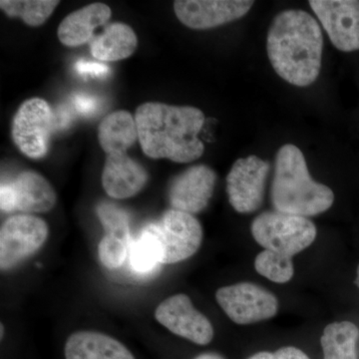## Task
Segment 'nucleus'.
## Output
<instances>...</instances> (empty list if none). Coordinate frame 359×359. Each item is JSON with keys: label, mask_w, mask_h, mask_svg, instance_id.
<instances>
[{"label": "nucleus", "mask_w": 359, "mask_h": 359, "mask_svg": "<svg viewBox=\"0 0 359 359\" xmlns=\"http://www.w3.org/2000/svg\"><path fill=\"white\" fill-rule=\"evenodd\" d=\"M323 37L318 21L304 11L290 9L269 26L266 50L278 76L297 87L313 84L323 60Z\"/></svg>", "instance_id": "f257e3e1"}, {"label": "nucleus", "mask_w": 359, "mask_h": 359, "mask_svg": "<svg viewBox=\"0 0 359 359\" xmlns=\"http://www.w3.org/2000/svg\"><path fill=\"white\" fill-rule=\"evenodd\" d=\"M135 120L142 150L149 158L190 163L204 153L198 135L205 115L198 108L147 102L139 106Z\"/></svg>", "instance_id": "f03ea898"}, {"label": "nucleus", "mask_w": 359, "mask_h": 359, "mask_svg": "<svg viewBox=\"0 0 359 359\" xmlns=\"http://www.w3.org/2000/svg\"><path fill=\"white\" fill-rule=\"evenodd\" d=\"M271 196L276 211L306 218L327 211L334 202L332 189L311 178L301 149L292 144L276 153Z\"/></svg>", "instance_id": "7ed1b4c3"}, {"label": "nucleus", "mask_w": 359, "mask_h": 359, "mask_svg": "<svg viewBox=\"0 0 359 359\" xmlns=\"http://www.w3.org/2000/svg\"><path fill=\"white\" fill-rule=\"evenodd\" d=\"M250 231L264 250L290 257L313 244L318 233L309 218L278 211L259 214L252 221Z\"/></svg>", "instance_id": "20e7f679"}, {"label": "nucleus", "mask_w": 359, "mask_h": 359, "mask_svg": "<svg viewBox=\"0 0 359 359\" xmlns=\"http://www.w3.org/2000/svg\"><path fill=\"white\" fill-rule=\"evenodd\" d=\"M161 248V263L172 264L185 261L202 245L203 229L193 215L168 210L159 223L150 224Z\"/></svg>", "instance_id": "39448f33"}, {"label": "nucleus", "mask_w": 359, "mask_h": 359, "mask_svg": "<svg viewBox=\"0 0 359 359\" xmlns=\"http://www.w3.org/2000/svg\"><path fill=\"white\" fill-rule=\"evenodd\" d=\"M53 126L49 104L43 99H28L14 115L11 136L21 153L32 159H40L47 154Z\"/></svg>", "instance_id": "423d86ee"}, {"label": "nucleus", "mask_w": 359, "mask_h": 359, "mask_svg": "<svg viewBox=\"0 0 359 359\" xmlns=\"http://www.w3.org/2000/svg\"><path fill=\"white\" fill-rule=\"evenodd\" d=\"M216 299L229 318L238 325L269 320L278 311L275 295L252 283L221 287L217 290Z\"/></svg>", "instance_id": "0eeeda50"}, {"label": "nucleus", "mask_w": 359, "mask_h": 359, "mask_svg": "<svg viewBox=\"0 0 359 359\" xmlns=\"http://www.w3.org/2000/svg\"><path fill=\"white\" fill-rule=\"evenodd\" d=\"M48 226L32 215H15L0 230V268L7 271L32 256L48 237Z\"/></svg>", "instance_id": "6e6552de"}, {"label": "nucleus", "mask_w": 359, "mask_h": 359, "mask_svg": "<svg viewBox=\"0 0 359 359\" xmlns=\"http://www.w3.org/2000/svg\"><path fill=\"white\" fill-rule=\"evenodd\" d=\"M269 163L257 156L240 158L226 176V194L231 207L241 214L256 212L263 204Z\"/></svg>", "instance_id": "1a4fd4ad"}, {"label": "nucleus", "mask_w": 359, "mask_h": 359, "mask_svg": "<svg viewBox=\"0 0 359 359\" xmlns=\"http://www.w3.org/2000/svg\"><path fill=\"white\" fill-rule=\"evenodd\" d=\"M155 318L172 334L199 346H207L214 337L211 321L194 308L187 294H175L161 302L156 309Z\"/></svg>", "instance_id": "9d476101"}, {"label": "nucleus", "mask_w": 359, "mask_h": 359, "mask_svg": "<svg viewBox=\"0 0 359 359\" xmlns=\"http://www.w3.org/2000/svg\"><path fill=\"white\" fill-rule=\"evenodd\" d=\"M309 4L335 48L359 50L358 0H311Z\"/></svg>", "instance_id": "9b49d317"}, {"label": "nucleus", "mask_w": 359, "mask_h": 359, "mask_svg": "<svg viewBox=\"0 0 359 359\" xmlns=\"http://www.w3.org/2000/svg\"><path fill=\"white\" fill-rule=\"evenodd\" d=\"M254 4L247 0H177L174 11L187 27L204 30L242 18Z\"/></svg>", "instance_id": "f8f14e48"}, {"label": "nucleus", "mask_w": 359, "mask_h": 359, "mask_svg": "<svg viewBox=\"0 0 359 359\" xmlns=\"http://www.w3.org/2000/svg\"><path fill=\"white\" fill-rule=\"evenodd\" d=\"M217 175L205 165H196L180 174L172 182L169 201L172 209L194 215L202 212L209 205Z\"/></svg>", "instance_id": "ddd939ff"}, {"label": "nucleus", "mask_w": 359, "mask_h": 359, "mask_svg": "<svg viewBox=\"0 0 359 359\" xmlns=\"http://www.w3.org/2000/svg\"><path fill=\"white\" fill-rule=\"evenodd\" d=\"M101 180L109 197L123 200L134 197L142 191L147 184L148 174L127 153H116L106 156Z\"/></svg>", "instance_id": "4468645a"}, {"label": "nucleus", "mask_w": 359, "mask_h": 359, "mask_svg": "<svg viewBox=\"0 0 359 359\" xmlns=\"http://www.w3.org/2000/svg\"><path fill=\"white\" fill-rule=\"evenodd\" d=\"M13 190L14 212H46L53 209L57 201L55 191L41 175L25 171L8 183Z\"/></svg>", "instance_id": "2eb2a0df"}, {"label": "nucleus", "mask_w": 359, "mask_h": 359, "mask_svg": "<svg viewBox=\"0 0 359 359\" xmlns=\"http://www.w3.org/2000/svg\"><path fill=\"white\" fill-rule=\"evenodd\" d=\"M112 11L104 4H92L66 16L58 27V39L68 47H77L93 39L96 28L110 20Z\"/></svg>", "instance_id": "dca6fc26"}, {"label": "nucleus", "mask_w": 359, "mask_h": 359, "mask_svg": "<svg viewBox=\"0 0 359 359\" xmlns=\"http://www.w3.org/2000/svg\"><path fill=\"white\" fill-rule=\"evenodd\" d=\"M66 359H135L124 344L109 335L96 332H78L68 337Z\"/></svg>", "instance_id": "f3484780"}, {"label": "nucleus", "mask_w": 359, "mask_h": 359, "mask_svg": "<svg viewBox=\"0 0 359 359\" xmlns=\"http://www.w3.org/2000/svg\"><path fill=\"white\" fill-rule=\"evenodd\" d=\"M98 140L106 155L127 153L139 140L135 117L125 110L106 116L99 125Z\"/></svg>", "instance_id": "a211bd4d"}, {"label": "nucleus", "mask_w": 359, "mask_h": 359, "mask_svg": "<svg viewBox=\"0 0 359 359\" xmlns=\"http://www.w3.org/2000/svg\"><path fill=\"white\" fill-rule=\"evenodd\" d=\"M138 39L129 25L112 23L90 42L94 58L101 61H119L130 57L136 50Z\"/></svg>", "instance_id": "6ab92c4d"}, {"label": "nucleus", "mask_w": 359, "mask_h": 359, "mask_svg": "<svg viewBox=\"0 0 359 359\" xmlns=\"http://www.w3.org/2000/svg\"><path fill=\"white\" fill-rule=\"evenodd\" d=\"M359 330L351 321L328 325L321 335L323 359H358Z\"/></svg>", "instance_id": "aec40b11"}, {"label": "nucleus", "mask_w": 359, "mask_h": 359, "mask_svg": "<svg viewBox=\"0 0 359 359\" xmlns=\"http://www.w3.org/2000/svg\"><path fill=\"white\" fill-rule=\"evenodd\" d=\"M128 257L132 271L139 275H149L162 264L159 242L150 224L143 229L136 240L132 241Z\"/></svg>", "instance_id": "412c9836"}, {"label": "nucleus", "mask_w": 359, "mask_h": 359, "mask_svg": "<svg viewBox=\"0 0 359 359\" xmlns=\"http://www.w3.org/2000/svg\"><path fill=\"white\" fill-rule=\"evenodd\" d=\"M59 1L54 0H1L0 7L9 18H20L26 25L37 27L50 18Z\"/></svg>", "instance_id": "4be33fe9"}, {"label": "nucleus", "mask_w": 359, "mask_h": 359, "mask_svg": "<svg viewBox=\"0 0 359 359\" xmlns=\"http://www.w3.org/2000/svg\"><path fill=\"white\" fill-rule=\"evenodd\" d=\"M98 245V256L101 264L108 269L121 268L129 256L132 244L130 228L111 229Z\"/></svg>", "instance_id": "5701e85b"}, {"label": "nucleus", "mask_w": 359, "mask_h": 359, "mask_svg": "<svg viewBox=\"0 0 359 359\" xmlns=\"http://www.w3.org/2000/svg\"><path fill=\"white\" fill-rule=\"evenodd\" d=\"M255 269L259 275L276 283L290 282L294 273L292 257L269 250L257 255Z\"/></svg>", "instance_id": "b1692460"}, {"label": "nucleus", "mask_w": 359, "mask_h": 359, "mask_svg": "<svg viewBox=\"0 0 359 359\" xmlns=\"http://www.w3.org/2000/svg\"><path fill=\"white\" fill-rule=\"evenodd\" d=\"M248 359H311L301 349L294 346L282 347L275 353L262 351Z\"/></svg>", "instance_id": "393cba45"}, {"label": "nucleus", "mask_w": 359, "mask_h": 359, "mask_svg": "<svg viewBox=\"0 0 359 359\" xmlns=\"http://www.w3.org/2000/svg\"><path fill=\"white\" fill-rule=\"evenodd\" d=\"M78 74L84 77H105L109 73V67L102 63L80 60L75 65Z\"/></svg>", "instance_id": "a878e982"}, {"label": "nucleus", "mask_w": 359, "mask_h": 359, "mask_svg": "<svg viewBox=\"0 0 359 359\" xmlns=\"http://www.w3.org/2000/svg\"><path fill=\"white\" fill-rule=\"evenodd\" d=\"M75 108L78 112L83 115H90L97 109V101L92 96L86 94H77L73 99Z\"/></svg>", "instance_id": "bb28decb"}, {"label": "nucleus", "mask_w": 359, "mask_h": 359, "mask_svg": "<svg viewBox=\"0 0 359 359\" xmlns=\"http://www.w3.org/2000/svg\"><path fill=\"white\" fill-rule=\"evenodd\" d=\"M0 208L2 212H14V198L13 190L8 183H2L0 188Z\"/></svg>", "instance_id": "cd10ccee"}, {"label": "nucleus", "mask_w": 359, "mask_h": 359, "mask_svg": "<svg viewBox=\"0 0 359 359\" xmlns=\"http://www.w3.org/2000/svg\"><path fill=\"white\" fill-rule=\"evenodd\" d=\"M195 359H224L223 356L219 355L217 353H204L201 354V355L198 356Z\"/></svg>", "instance_id": "c85d7f7f"}, {"label": "nucleus", "mask_w": 359, "mask_h": 359, "mask_svg": "<svg viewBox=\"0 0 359 359\" xmlns=\"http://www.w3.org/2000/svg\"><path fill=\"white\" fill-rule=\"evenodd\" d=\"M355 285H358V287H359V264H358V271H356Z\"/></svg>", "instance_id": "c756f323"}]
</instances>
